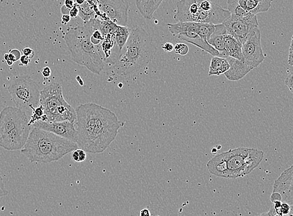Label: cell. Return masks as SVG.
<instances>
[{"label": "cell", "mask_w": 293, "mask_h": 216, "mask_svg": "<svg viewBox=\"0 0 293 216\" xmlns=\"http://www.w3.org/2000/svg\"><path fill=\"white\" fill-rule=\"evenodd\" d=\"M76 115V144L87 153H103L114 141L121 123L114 112L100 105L80 104Z\"/></svg>", "instance_id": "obj_1"}, {"label": "cell", "mask_w": 293, "mask_h": 216, "mask_svg": "<svg viewBox=\"0 0 293 216\" xmlns=\"http://www.w3.org/2000/svg\"><path fill=\"white\" fill-rule=\"evenodd\" d=\"M78 148L73 141L33 127L21 153L32 163L57 161Z\"/></svg>", "instance_id": "obj_2"}, {"label": "cell", "mask_w": 293, "mask_h": 216, "mask_svg": "<svg viewBox=\"0 0 293 216\" xmlns=\"http://www.w3.org/2000/svg\"><path fill=\"white\" fill-rule=\"evenodd\" d=\"M156 48L153 38L140 26L131 29L117 62L113 66L118 75L126 76L140 70L153 60Z\"/></svg>", "instance_id": "obj_3"}, {"label": "cell", "mask_w": 293, "mask_h": 216, "mask_svg": "<svg viewBox=\"0 0 293 216\" xmlns=\"http://www.w3.org/2000/svg\"><path fill=\"white\" fill-rule=\"evenodd\" d=\"M264 153L254 148H238L218 154L207 163L210 173L220 178H243L258 167Z\"/></svg>", "instance_id": "obj_4"}, {"label": "cell", "mask_w": 293, "mask_h": 216, "mask_svg": "<svg viewBox=\"0 0 293 216\" xmlns=\"http://www.w3.org/2000/svg\"><path fill=\"white\" fill-rule=\"evenodd\" d=\"M93 30L89 24L85 23L84 26L68 30L63 39L74 62L85 66L94 74H99L104 68V57L101 46H96L91 42Z\"/></svg>", "instance_id": "obj_5"}, {"label": "cell", "mask_w": 293, "mask_h": 216, "mask_svg": "<svg viewBox=\"0 0 293 216\" xmlns=\"http://www.w3.org/2000/svg\"><path fill=\"white\" fill-rule=\"evenodd\" d=\"M26 113L19 108L8 106L0 113V147L7 151L20 150L31 131Z\"/></svg>", "instance_id": "obj_6"}, {"label": "cell", "mask_w": 293, "mask_h": 216, "mask_svg": "<svg viewBox=\"0 0 293 216\" xmlns=\"http://www.w3.org/2000/svg\"><path fill=\"white\" fill-rule=\"evenodd\" d=\"M174 19L178 22L223 24L231 15L228 10L210 0H179Z\"/></svg>", "instance_id": "obj_7"}, {"label": "cell", "mask_w": 293, "mask_h": 216, "mask_svg": "<svg viewBox=\"0 0 293 216\" xmlns=\"http://www.w3.org/2000/svg\"><path fill=\"white\" fill-rule=\"evenodd\" d=\"M40 105L43 107L46 121L76 122L75 110L65 100L59 83H52L40 91Z\"/></svg>", "instance_id": "obj_8"}, {"label": "cell", "mask_w": 293, "mask_h": 216, "mask_svg": "<svg viewBox=\"0 0 293 216\" xmlns=\"http://www.w3.org/2000/svg\"><path fill=\"white\" fill-rule=\"evenodd\" d=\"M8 90L16 107L24 112H33L40 105V88L29 76H21L13 79Z\"/></svg>", "instance_id": "obj_9"}, {"label": "cell", "mask_w": 293, "mask_h": 216, "mask_svg": "<svg viewBox=\"0 0 293 216\" xmlns=\"http://www.w3.org/2000/svg\"><path fill=\"white\" fill-rule=\"evenodd\" d=\"M198 23L195 22H178L167 24L168 30L174 37L197 46L212 57H220L219 52L198 35Z\"/></svg>", "instance_id": "obj_10"}, {"label": "cell", "mask_w": 293, "mask_h": 216, "mask_svg": "<svg viewBox=\"0 0 293 216\" xmlns=\"http://www.w3.org/2000/svg\"><path fill=\"white\" fill-rule=\"evenodd\" d=\"M243 62L251 70L258 67L265 59L261 42V32L255 28L248 35L242 45Z\"/></svg>", "instance_id": "obj_11"}, {"label": "cell", "mask_w": 293, "mask_h": 216, "mask_svg": "<svg viewBox=\"0 0 293 216\" xmlns=\"http://www.w3.org/2000/svg\"><path fill=\"white\" fill-rule=\"evenodd\" d=\"M94 10L103 13L110 21L119 26L128 23V4L125 0H92Z\"/></svg>", "instance_id": "obj_12"}, {"label": "cell", "mask_w": 293, "mask_h": 216, "mask_svg": "<svg viewBox=\"0 0 293 216\" xmlns=\"http://www.w3.org/2000/svg\"><path fill=\"white\" fill-rule=\"evenodd\" d=\"M223 24L226 33L236 39L241 46L250 33L259 26L256 15L253 14H250L245 17H237L231 15Z\"/></svg>", "instance_id": "obj_13"}, {"label": "cell", "mask_w": 293, "mask_h": 216, "mask_svg": "<svg viewBox=\"0 0 293 216\" xmlns=\"http://www.w3.org/2000/svg\"><path fill=\"white\" fill-rule=\"evenodd\" d=\"M32 126L50 132L60 137L76 143L77 132L75 123H73V122L68 121L62 122L38 121L35 122Z\"/></svg>", "instance_id": "obj_14"}, {"label": "cell", "mask_w": 293, "mask_h": 216, "mask_svg": "<svg viewBox=\"0 0 293 216\" xmlns=\"http://www.w3.org/2000/svg\"><path fill=\"white\" fill-rule=\"evenodd\" d=\"M293 167L284 170L273 184V193H278L281 196V201L291 205L292 207Z\"/></svg>", "instance_id": "obj_15"}, {"label": "cell", "mask_w": 293, "mask_h": 216, "mask_svg": "<svg viewBox=\"0 0 293 216\" xmlns=\"http://www.w3.org/2000/svg\"><path fill=\"white\" fill-rule=\"evenodd\" d=\"M228 62L230 65L228 71L225 74L226 79L230 82H237L247 75L252 70L243 61L234 59V58H227Z\"/></svg>", "instance_id": "obj_16"}, {"label": "cell", "mask_w": 293, "mask_h": 216, "mask_svg": "<svg viewBox=\"0 0 293 216\" xmlns=\"http://www.w3.org/2000/svg\"><path fill=\"white\" fill-rule=\"evenodd\" d=\"M249 13L254 15L266 13L272 7L273 0H232Z\"/></svg>", "instance_id": "obj_17"}, {"label": "cell", "mask_w": 293, "mask_h": 216, "mask_svg": "<svg viewBox=\"0 0 293 216\" xmlns=\"http://www.w3.org/2000/svg\"><path fill=\"white\" fill-rule=\"evenodd\" d=\"M227 34L225 26L223 24H217L215 25V32L210 37L208 43L216 50L219 52L220 57L228 58L227 52L226 51L225 46V35Z\"/></svg>", "instance_id": "obj_18"}, {"label": "cell", "mask_w": 293, "mask_h": 216, "mask_svg": "<svg viewBox=\"0 0 293 216\" xmlns=\"http://www.w3.org/2000/svg\"><path fill=\"white\" fill-rule=\"evenodd\" d=\"M163 1L164 0H135L138 10L146 19L153 18L154 13Z\"/></svg>", "instance_id": "obj_19"}, {"label": "cell", "mask_w": 293, "mask_h": 216, "mask_svg": "<svg viewBox=\"0 0 293 216\" xmlns=\"http://www.w3.org/2000/svg\"><path fill=\"white\" fill-rule=\"evenodd\" d=\"M230 68V65L226 58L212 57L210 63L208 76H220L225 74Z\"/></svg>", "instance_id": "obj_20"}, {"label": "cell", "mask_w": 293, "mask_h": 216, "mask_svg": "<svg viewBox=\"0 0 293 216\" xmlns=\"http://www.w3.org/2000/svg\"><path fill=\"white\" fill-rule=\"evenodd\" d=\"M225 46L226 52L229 58L243 61L242 46L232 36L225 35Z\"/></svg>", "instance_id": "obj_21"}, {"label": "cell", "mask_w": 293, "mask_h": 216, "mask_svg": "<svg viewBox=\"0 0 293 216\" xmlns=\"http://www.w3.org/2000/svg\"><path fill=\"white\" fill-rule=\"evenodd\" d=\"M131 29L128 27L119 26L116 24L113 34L115 35L116 45H117L119 50L121 52L124 46H125L128 40L129 34H130Z\"/></svg>", "instance_id": "obj_22"}, {"label": "cell", "mask_w": 293, "mask_h": 216, "mask_svg": "<svg viewBox=\"0 0 293 216\" xmlns=\"http://www.w3.org/2000/svg\"><path fill=\"white\" fill-rule=\"evenodd\" d=\"M78 16L85 21V23L96 18V15L93 5H91L89 3L85 1L84 4L78 5Z\"/></svg>", "instance_id": "obj_23"}, {"label": "cell", "mask_w": 293, "mask_h": 216, "mask_svg": "<svg viewBox=\"0 0 293 216\" xmlns=\"http://www.w3.org/2000/svg\"><path fill=\"white\" fill-rule=\"evenodd\" d=\"M215 25L208 23H198V35L204 41H208L212 33L215 32Z\"/></svg>", "instance_id": "obj_24"}, {"label": "cell", "mask_w": 293, "mask_h": 216, "mask_svg": "<svg viewBox=\"0 0 293 216\" xmlns=\"http://www.w3.org/2000/svg\"><path fill=\"white\" fill-rule=\"evenodd\" d=\"M175 53L184 56L189 53V46L185 43H176L175 46H174V50Z\"/></svg>", "instance_id": "obj_25"}, {"label": "cell", "mask_w": 293, "mask_h": 216, "mask_svg": "<svg viewBox=\"0 0 293 216\" xmlns=\"http://www.w3.org/2000/svg\"><path fill=\"white\" fill-rule=\"evenodd\" d=\"M287 72H288V75H287L286 77V79L285 80V84L286 87L288 88L289 91H291V93H292V68L289 67L288 70H287Z\"/></svg>", "instance_id": "obj_26"}, {"label": "cell", "mask_w": 293, "mask_h": 216, "mask_svg": "<svg viewBox=\"0 0 293 216\" xmlns=\"http://www.w3.org/2000/svg\"><path fill=\"white\" fill-rule=\"evenodd\" d=\"M8 55H9L10 60H12L14 63L20 60L21 57L20 51L17 49H12V50H11L9 53H8Z\"/></svg>", "instance_id": "obj_27"}, {"label": "cell", "mask_w": 293, "mask_h": 216, "mask_svg": "<svg viewBox=\"0 0 293 216\" xmlns=\"http://www.w3.org/2000/svg\"><path fill=\"white\" fill-rule=\"evenodd\" d=\"M292 209V207L290 206L289 204L285 203V202H282V204L280 207V212L282 215L288 214Z\"/></svg>", "instance_id": "obj_28"}, {"label": "cell", "mask_w": 293, "mask_h": 216, "mask_svg": "<svg viewBox=\"0 0 293 216\" xmlns=\"http://www.w3.org/2000/svg\"><path fill=\"white\" fill-rule=\"evenodd\" d=\"M8 195V191L5 189L4 179L1 173H0V198L4 197Z\"/></svg>", "instance_id": "obj_29"}, {"label": "cell", "mask_w": 293, "mask_h": 216, "mask_svg": "<svg viewBox=\"0 0 293 216\" xmlns=\"http://www.w3.org/2000/svg\"><path fill=\"white\" fill-rule=\"evenodd\" d=\"M293 37L291 38V44H290L289 49V55H288V65L289 67L292 68L293 65Z\"/></svg>", "instance_id": "obj_30"}, {"label": "cell", "mask_w": 293, "mask_h": 216, "mask_svg": "<svg viewBox=\"0 0 293 216\" xmlns=\"http://www.w3.org/2000/svg\"><path fill=\"white\" fill-rule=\"evenodd\" d=\"M22 51H23V55L30 58V60H32V58L35 57V51L30 48H24Z\"/></svg>", "instance_id": "obj_31"}, {"label": "cell", "mask_w": 293, "mask_h": 216, "mask_svg": "<svg viewBox=\"0 0 293 216\" xmlns=\"http://www.w3.org/2000/svg\"><path fill=\"white\" fill-rule=\"evenodd\" d=\"M79 14V7L78 5H76L73 8L70 10L68 15H70L71 18H76Z\"/></svg>", "instance_id": "obj_32"}, {"label": "cell", "mask_w": 293, "mask_h": 216, "mask_svg": "<svg viewBox=\"0 0 293 216\" xmlns=\"http://www.w3.org/2000/svg\"><path fill=\"white\" fill-rule=\"evenodd\" d=\"M162 48L166 52H171L174 50V45L171 43L167 42L163 44Z\"/></svg>", "instance_id": "obj_33"}, {"label": "cell", "mask_w": 293, "mask_h": 216, "mask_svg": "<svg viewBox=\"0 0 293 216\" xmlns=\"http://www.w3.org/2000/svg\"><path fill=\"white\" fill-rule=\"evenodd\" d=\"M78 151L79 156L78 163L85 161L86 159H87V154H86V152L82 149H78Z\"/></svg>", "instance_id": "obj_34"}, {"label": "cell", "mask_w": 293, "mask_h": 216, "mask_svg": "<svg viewBox=\"0 0 293 216\" xmlns=\"http://www.w3.org/2000/svg\"><path fill=\"white\" fill-rule=\"evenodd\" d=\"M75 0H65V6L71 10L76 5Z\"/></svg>", "instance_id": "obj_35"}, {"label": "cell", "mask_w": 293, "mask_h": 216, "mask_svg": "<svg viewBox=\"0 0 293 216\" xmlns=\"http://www.w3.org/2000/svg\"><path fill=\"white\" fill-rule=\"evenodd\" d=\"M41 73H42V75L44 77H46V78H48L51 74V69L49 67H45L43 69L42 71H41Z\"/></svg>", "instance_id": "obj_36"}, {"label": "cell", "mask_w": 293, "mask_h": 216, "mask_svg": "<svg viewBox=\"0 0 293 216\" xmlns=\"http://www.w3.org/2000/svg\"><path fill=\"white\" fill-rule=\"evenodd\" d=\"M271 201H272V203L276 201H281V196L280 194L278 193H273L272 195H271L270 197Z\"/></svg>", "instance_id": "obj_37"}, {"label": "cell", "mask_w": 293, "mask_h": 216, "mask_svg": "<svg viewBox=\"0 0 293 216\" xmlns=\"http://www.w3.org/2000/svg\"><path fill=\"white\" fill-rule=\"evenodd\" d=\"M20 60L22 65L28 66L29 65L30 62H31L32 60H30V58L24 56V55H23V56L21 57Z\"/></svg>", "instance_id": "obj_38"}, {"label": "cell", "mask_w": 293, "mask_h": 216, "mask_svg": "<svg viewBox=\"0 0 293 216\" xmlns=\"http://www.w3.org/2000/svg\"><path fill=\"white\" fill-rule=\"evenodd\" d=\"M276 214L275 209L273 206L271 207L270 210L268 212L262 213L258 216H275Z\"/></svg>", "instance_id": "obj_39"}, {"label": "cell", "mask_w": 293, "mask_h": 216, "mask_svg": "<svg viewBox=\"0 0 293 216\" xmlns=\"http://www.w3.org/2000/svg\"><path fill=\"white\" fill-rule=\"evenodd\" d=\"M72 159L76 163L79 162V156L78 151V149L72 152Z\"/></svg>", "instance_id": "obj_40"}, {"label": "cell", "mask_w": 293, "mask_h": 216, "mask_svg": "<svg viewBox=\"0 0 293 216\" xmlns=\"http://www.w3.org/2000/svg\"><path fill=\"white\" fill-rule=\"evenodd\" d=\"M71 20V17L69 15H63L62 17V23L66 24L69 23Z\"/></svg>", "instance_id": "obj_41"}, {"label": "cell", "mask_w": 293, "mask_h": 216, "mask_svg": "<svg viewBox=\"0 0 293 216\" xmlns=\"http://www.w3.org/2000/svg\"><path fill=\"white\" fill-rule=\"evenodd\" d=\"M140 216H151L150 210L147 208H144L141 210Z\"/></svg>", "instance_id": "obj_42"}, {"label": "cell", "mask_w": 293, "mask_h": 216, "mask_svg": "<svg viewBox=\"0 0 293 216\" xmlns=\"http://www.w3.org/2000/svg\"><path fill=\"white\" fill-rule=\"evenodd\" d=\"M70 10L66 8L65 5H63V6L61 8V12H62L63 15H68Z\"/></svg>", "instance_id": "obj_43"}, {"label": "cell", "mask_w": 293, "mask_h": 216, "mask_svg": "<svg viewBox=\"0 0 293 216\" xmlns=\"http://www.w3.org/2000/svg\"><path fill=\"white\" fill-rule=\"evenodd\" d=\"M86 0H75L76 4L77 5H81L84 4Z\"/></svg>", "instance_id": "obj_44"}, {"label": "cell", "mask_w": 293, "mask_h": 216, "mask_svg": "<svg viewBox=\"0 0 293 216\" xmlns=\"http://www.w3.org/2000/svg\"><path fill=\"white\" fill-rule=\"evenodd\" d=\"M76 79L77 81L78 82V83H79V85L81 86H84V82H83L82 79L81 78V77H80V76H77L76 77Z\"/></svg>", "instance_id": "obj_45"}, {"label": "cell", "mask_w": 293, "mask_h": 216, "mask_svg": "<svg viewBox=\"0 0 293 216\" xmlns=\"http://www.w3.org/2000/svg\"><path fill=\"white\" fill-rule=\"evenodd\" d=\"M4 60L6 61V62L10 60L9 55H8V53L4 55Z\"/></svg>", "instance_id": "obj_46"}, {"label": "cell", "mask_w": 293, "mask_h": 216, "mask_svg": "<svg viewBox=\"0 0 293 216\" xmlns=\"http://www.w3.org/2000/svg\"><path fill=\"white\" fill-rule=\"evenodd\" d=\"M7 63L8 66H12L14 64V62H12V60H9L7 61Z\"/></svg>", "instance_id": "obj_47"}, {"label": "cell", "mask_w": 293, "mask_h": 216, "mask_svg": "<svg viewBox=\"0 0 293 216\" xmlns=\"http://www.w3.org/2000/svg\"><path fill=\"white\" fill-rule=\"evenodd\" d=\"M87 2L89 3L90 4L93 5V3L92 0H87Z\"/></svg>", "instance_id": "obj_48"}, {"label": "cell", "mask_w": 293, "mask_h": 216, "mask_svg": "<svg viewBox=\"0 0 293 216\" xmlns=\"http://www.w3.org/2000/svg\"><path fill=\"white\" fill-rule=\"evenodd\" d=\"M288 215H289V216H293L292 215V209L291 210V211L289 212Z\"/></svg>", "instance_id": "obj_49"}, {"label": "cell", "mask_w": 293, "mask_h": 216, "mask_svg": "<svg viewBox=\"0 0 293 216\" xmlns=\"http://www.w3.org/2000/svg\"><path fill=\"white\" fill-rule=\"evenodd\" d=\"M275 216H281L280 215L276 214Z\"/></svg>", "instance_id": "obj_50"}, {"label": "cell", "mask_w": 293, "mask_h": 216, "mask_svg": "<svg viewBox=\"0 0 293 216\" xmlns=\"http://www.w3.org/2000/svg\"><path fill=\"white\" fill-rule=\"evenodd\" d=\"M158 216H159V215H158Z\"/></svg>", "instance_id": "obj_51"}]
</instances>
